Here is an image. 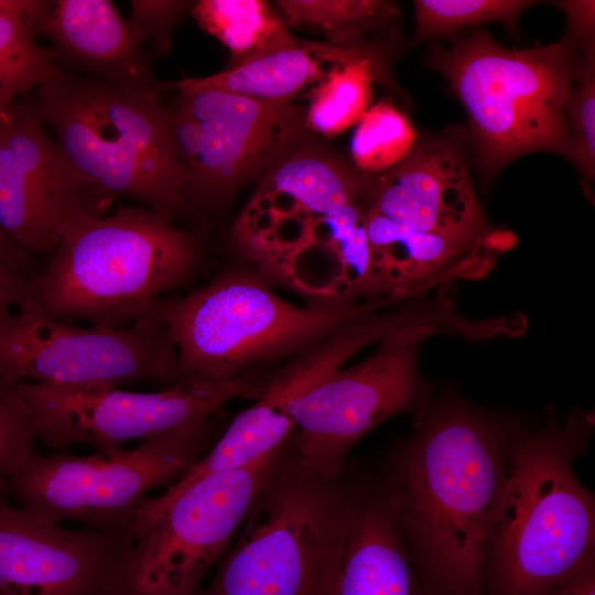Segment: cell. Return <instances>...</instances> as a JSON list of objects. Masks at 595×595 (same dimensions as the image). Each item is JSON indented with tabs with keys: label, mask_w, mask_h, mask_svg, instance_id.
Listing matches in <instances>:
<instances>
[{
	"label": "cell",
	"mask_w": 595,
	"mask_h": 595,
	"mask_svg": "<svg viewBox=\"0 0 595 595\" xmlns=\"http://www.w3.org/2000/svg\"><path fill=\"white\" fill-rule=\"evenodd\" d=\"M328 595H426L379 482L356 476L343 556Z\"/></svg>",
	"instance_id": "obj_19"
},
{
	"label": "cell",
	"mask_w": 595,
	"mask_h": 595,
	"mask_svg": "<svg viewBox=\"0 0 595 595\" xmlns=\"http://www.w3.org/2000/svg\"><path fill=\"white\" fill-rule=\"evenodd\" d=\"M543 595H595V564L588 563L571 578Z\"/></svg>",
	"instance_id": "obj_33"
},
{
	"label": "cell",
	"mask_w": 595,
	"mask_h": 595,
	"mask_svg": "<svg viewBox=\"0 0 595 595\" xmlns=\"http://www.w3.org/2000/svg\"><path fill=\"white\" fill-rule=\"evenodd\" d=\"M572 39L509 50L482 30L430 61L468 116L478 159L488 172L515 158L550 151L570 158L567 109L574 89Z\"/></svg>",
	"instance_id": "obj_6"
},
{
	"label": "cell",
	"mask_w": 595,
	"mask_h": 595,
	"mask_svg": "<svg viewBox=\"0 0 595 595\" xmlns=\"http://www.w3.org/2000/svg\"><path fill=\"white\" fill-rule=\"evenodd\" d=\"M415 140L405 116L390 100H381L358 121L350 142L351 159L365 174H377L405 158Z\"/></svg>",
	"instance_id": "obj_26"
},
{
	"label": "cell",
	"mask_w": 595,
	"mask_h": 595,
	"mask_svg": "<svg viewBox=\"0 0 595 595\" xmlns=\"http://www.w3.org/2000/svg\"><path fill=\"white\" fill-rule=\"evenodd\" d=\"M431 326L393 332L365 360L328 370L282 403L295 424L294 453L304 466L326 479L345 473L354 446L383 421L415 414L430 398L419 368L422 340Z\"/></svg>",
	"instance_id": "obj_10"
},
{
	"label": "cell",
	"mask_w": 595,
	"mask_h": 595,
	"mask_svg": "<svg viewBox=\"0 0 595 595\" xmlns=\"http://www.w3.org/2000/svg\"><path fill=\"white\" fill-rule=\"evenodd\" d=\"M292 440L246 467L209 474L171 495L145 497L128 531L132 545L120 595H198Z\"/></svg>",
	"instance_id": "obj_8"
},
{
	"label": "cell",
	"mask_w": 595,
	"mask_h": 595,
	"mask_svg": "<svg viewBox=\"0 0 595 595\" xmlns=\"http://www.w3.org/2000/svg\"><path fill=\"white\" fill-rule=\"evenodd\" d=\"M594 1H562L560 7L566 12L570 31L574 37L584 41L585 50H593Z\"/></svg>",
	"instance_id": "obj_31"
},
{
	"label": "cell",
	"mask_w": 595,
	"mask_h": 595,
	"mask_svg": "<svg viewBox=\"0 0 595 595\" xmlns=\"http://www.w3.org/2000/svg\"><path fill=\"white\" fill-rule=\"evenodd\" d=\"M192 15L230 52L228 67L296 44L278 10L262 0H201Z\"/></svg>",
	"instance_id": "obj_22"
},
{
	"label": "cell",
	"mask_w": 595,
	"mask_h": 595,
	"mask_svg": "<svg viewBox=\"0 0 595 595\" xmlns=\"http://www.w3.org/2000/svg\"><path fill=\"white\" fill-rule=\"evenodd\" d=\"M42 0H0V116L58 68L54 53L36 42Z\"/></svg>",
	"instance_id": "obj_23"
},
{
	"label": "cell",
	"mask_w": 595,
	"mask_h": 595,
	"mask_svg": "<svg viewBox=\"0 0 595 595\" xmlns=\"http://www.w3.org/2000/svg\"><path fill=\"white\" fill-rule=\"evenodd\" d=\"M361 201L400 225L468 248L493 230L462 153L446 141L415 144L392 167L363 178Z\"/></svg>",
	"instance_id": "obj_16"
},
{
	"label": "cell",
	"mask_w": 595,
	"mask_h": 595,
	"mask_svg": "<svg viewBox=\"0 0 595 595\" xmlns=\"http://www.w3.org/2000/svg\"><path fill=\"white\" fill-rule=\"evenodd\" d=\"M294 432L295 424L283 407L262 393L231 421L204 456L162 494H174L213 473L246 467L285 445Z\"/></svg>",
	"instance_id": "obj_21"
},
{
	"label": "cell",
	"mask_w": 595,
	"mask_h": 595,
	"mask_svg": "<svg viewBox=\"0 0 595 595\" xmlns=\"http://www.w3.org/2000/svg\"><path fill=\"white\" fill-rule=\"evenodd\" d=\"M264 385L245 372L218 382L178 379L153 392L33 382L14 388L32 413L37 440L47 447L67 452L73 445L85 444L106 452L208 419L232 398H259Z\"/></svg>",
	"instance_id": "obj_13"
},
{
	"label": "cell",
	"mask_w": 595,
	"mask_h": 595,
	"mask_svg": "<svg viewBox=\"0 0 595 595\" xmlns=\"http://www.w3.org/2000/svg\"><path fill=\"white\" fill-rule=\"evenodd\" d=\"M131 538L67 529L0 491V595H120Z\"/></svg>",
	"instance_id": "obj_15"
},
{
	"label": "cell",
	"mask_w": 595,
	"mask_h": 595,
	"mask_svg": "<svg viewBox=\"0 0 595 595\" xmlns=\"http://www.w3.org/2000/svg\"><path fill=\"white\" fill-rule=\"evenodd\" d=\"M593 52H585L567 109L571 149L570 160L587 177L595 171V80Z\"/></svg>",
	"instance_id": "obj_28"
},
{
	"label": "cell",
	"mask_w": 595,
	"mask_h": 595,
	"mask_svg": "<svg viewBox=\"0 0 595 595\" xmlns=\"http://www.w3.org/2000/svg\"><path fill=\"white\" fill-rule=\"evenodd\" d=\"M29 253L14 244L0 228V260L9 266L22 270Z\"/></svg>",
	"instance_id": "obj_34"
},
{
	"label": "cell",
	"mask_w": 595,
	"mask_h": 595,
	"mask_svg": "<svg viewBox=\"0 0 595 595\" xmlns=\"http://www.w3.org/2000/svg\"><path fill=\"white\" fill-rule=\"evenodd\" d=\"M391 452L387 494L426 595H480L487 544L520 422L446 393Z\"/></svg>",
	"instance_id": "obj_1"
},
{
	"label": "cell",
	"mask_w": 595,
	"mask_h": 595,
	"mask_svg": "<svg viewBox=\"0 0 595 595\" xmlns=\"http://www.w3.org/2000/svg\"><path fill=\"white\" fill-rule=\"evenodd\" d=\"M356 496V476L326 479L292 446L198 595H328Z\"/></svg>",
	"instance_id": "obj_5"
},
{
	"label": "cell",
	"mask_w": 595,
	"mask_h": 595,
	"mask_svg": "<svg viewBox=\"0 0 595 595\" xmlns=\"http://www.w3.org/2000/svg\"><path fill=\"white\" fill-rule=\"evenodd\" d=\"M190 7V1L132 0L126 23L143 48L149 45L152 52L164 54L174 28Z\"/></svg>",
	"instance_id": "obj_30"
},
{
	"label": "cell",
	"mask_w": 595,
	"mask_h": 595,
	"mask_svg": "<svg viewBox=\"0 0 595 595\" xmlns=\"http://www.w3.org/2000/svg\"><path fill=\"white\" fill-rule=\"evenodd\" d=\"M26 279L21 270L0 260V306L20 305Z\"/></svg>",
	"instance_id": "obj_32"
},
{
	"label": "cell",
	"mask_w": 595,
	"mask_h": 595,
	"mask_svg": "<svg viewBox=\"0 0 595 595\" xmlns=\"http://www.w3.org/2000/svg\"><path fill=\"white\" fill-rule=\"evenodd\" d=\"M35 25L62 68L116 83H156L145 50L109 0L42 1Z\"/></svg>",
	"instance_id": "obj_18"
},
{
	"label": "cell",
	"mask_w": 595,
	"mask_h": 595,
	"mask_svg": "<svg viewBox=\"0 0 595 595\" xmlns=\"http://www.w3.org/2000/svg\"><path fill=\"white\" fill-rule=\"evenodd\" d=\"M171 217L122 206L110 216L75 220L46 269L26 279L19 306L100 328L153 317L161 295L186 282L199 260L197 239Z\"/></svg>",
	"instance_id": "obj_3"
},
{
	"label": "cell",
	"mask_w": 595,
	"mask_h": 595,
	"mask_svg": "<svg viewBox=\"0 0 595 595\" xmlns=\"http://www.w3.org/2000/svg\"><path fill=\"white\" fill-rule=\"evenodd\" d=\"M37 440L32 413L14 386L0 381V491L7 476L33 452Z\"/></svg>",
	"instance_id": "obj_29"
},
{
	"label": "cell",
	"mask_w": 595,
	"mask_h": 595,
	"mask_svg": "<svg viewBox=\"0 0 595 595\" xmlns=\"http://www.w3.org/2000/svg\"><path fill=\"white\" fill-rule=\"evenodd\" d=\"M367 55L360 47H342L328 42H305L251 58L205 76L159 83L163 90L213 89L249 98L293 102L309 97L339 66Z\"/></svg>",
	"instance_id": "obj_20"
},
{
	"label": "cell",
	"mask_w": 595,
	"mask_h": 595,
	"mask_svg": "<svg viewBox=\"0 0 595 595\" xmlns=\"http://www.w3.org/2000/svg\"><path fill=\"white\" fill-rule=\"evenodd\" d=\"M113 197L72 165L33 96L0 116V228L28 253L52 255L71 224L107 215Z\"/></svg>",
	"instance_id": "obj_14"
},
{
	"label": "cell",
	"mask_w": 595,
	"mask_h": 595,
	"mask_svg": "<svg viewBox=\"0 0 595 595\" xmlns=\"http://www.w3.org/2000/svg\"><path fill=\"white\" fill-rule=\"evenodd\" d=\"M156 83L109 82L58 66L33 98L84 177L172 216L186 204L185 173Z\"/></svg>",
	"instance_id": "obj_4"
},
{
	"label": "cell",
	"mask_w": 595,
	"mask_h": 595,
	"mask_svg": "<svg viewBox=\"0 0 595 595\" xmlns=\"http://www.w3.org/2000/svg\"><path fill=\"white\" fill-rule=\"evenodd\" d=\"M536 3L523 0H415V40L450 35L487 22L512 28L519 15Z\"/></svg>",
	"instance_id": "obj_27"
},
{
	"label": "cell",
	"mask_w": 595,
	"mask_h": 595,
	"mask_svg": "<svg viewBox=\"0 0 595 595\" xmlns=\"http://www.w3.org/2000/svg\"><path fill=\"white\" fill-rule=\"evenodd\" d=\"M592 412L553 413L537 430L520 423L487 544L495 595H543L594 562L595 499L574 472L587 448Z\"/></svg>",
	"instance_id": "obj_2"
},
{
	"label": "cell",
	"mask_w": 595,
	"mask_h": 595,
	"mask_svg": "<svg viewBox=\"0 0 595 595\" xmlns=\"http://www.w3.org/2000/svg\"><path fill=\"white\" fill-rule=\"evenodd\" d=\"M208 419L145 440L132 450L82 456L32 453L9 473L3 494L45 520L128 533L148 494L177 482L213 446Z\"/></svg>",
	"instance_id": "obj_9"
},
{
	"label": "cell",
	"mask_w": 595,
	"mask_h": 595,
	"mask_svg": "<svg viewBox=\"0 0 595 595\" xmlns=\"http://www.w3.org/2000/svg\"><path fill=\"white\" fill-rule=\"evenodd\" d=\"M364 208L370 256V301L416 295L452 279L482 278L494 267L497 257L516 244L512 232L493 229L468 248Z\"/></svg>",
	"instance_id": "obj_17"
},
{
	"label": "cell",
	"mask_w": 595,
	"mask_h": 595,
	"mask_svg": "<svg viewBox=\"0 0 595 595\" xmlns=\"http://www.w3.org/2000/svg\"><path fill=\"white\" fill-rule=\"evenodd\" d=\"M275 7L288 28L313 29L342 47H359L360 33L399 14L393 4L376 0H280Z\"/></svg>",
	"instance_id": "obj_25"
},
{
	"label": "cell",
	"mask_w": 595,
	"mask_h": 595,
	"mask_svg": "<svg viewBox=\"0 0 595 595\" xmlns=\"http://www.w3.org/2000/svg\"><path fill=\"white\" fill-rule=\"evenodd\" d=\"M392 302L302 307L278 296L255 275L229 271L185 298L162 300L153 317L175 349L178 379L218 382L307 349Z\"/></svg>",
	"instance_id": "obj_7"
},
{
	"label": "cell",
	"mask_w": 595,
	"mask_h": 595,
	"mask_svg": "<svg viewBox=\"0 0 595 595\" xmlns=\"http://www.w3.org/2000/svg\"><path fill=\"white\" fill-rule=\"evenodd\" d=\"M169 110L185 173V201L199 207L224 202L307 144L305 110L213 89L177 91Z\"/></svg>",
	"instance_id": "obj_12"
},
{
	"label": "cell",
	"mask_w": 595,
	"mask_h": 595,
	"mask_svg": "<svg viewBox=\"0 0 595 595\" xmlns=\"http://www.w3.org/2000/svg\"><path fill=\"white\" fill-rule=\"evenodd\" d=\"M372 62L357 57L331 73L310 98L305 110L309 132L332 138L363 118L371 100Z\"/></svg>",
	"instance_id": "obj_24"
},
{
	"label": "cell",
	"mask_w": 595,
	"mask_h": 595,
	"mask_svg": "<svg viewBox=\"0 0 595 595\" xmlns=\"http://www.w3.org/2000/svg\"><path fill=\"white\" fill-rule=\"evenodd\" d=\"M178 380L164 328L148 318L120 328L83 327L19 306H0V381L87 389Z\"/></svg>",
	"instance_id": "obj_11"
}]
</instances>
